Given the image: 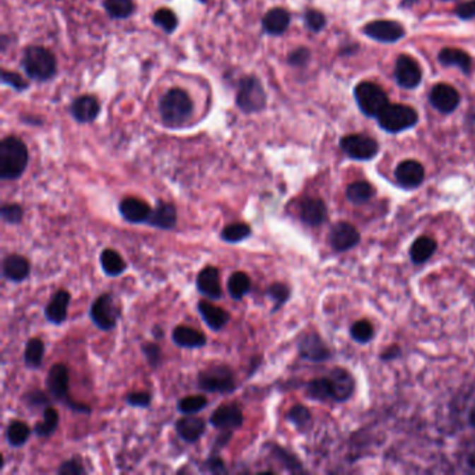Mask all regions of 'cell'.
Returning <instances> with one entry per match:
<instances>
[{
    "mask_svg": "<svg viewBox=\"0 0 475 475\" xmlns=\"http://www.w3.org/2000/svg\"><path fill=\"white\" fill-rule=\"evenodd\" d=\"M272 453L278 457V460H282L285 463V466L287 467L288 471H291V473H300V471H303V466L297 460V457H294L293 455H290L288 452H286L285 449H282L279 446H275Z\"/></svg>",
    "mask_w": 475,
    "mask_h": 475,
    "instance_id": "7dc6e473",
    "label": "cell"
},
{
    "mask_svg": "<svg viewBox=\"0 0 475 475\" xmlns=\"http://www.w3.org/2000/svg\"><path fill=\"white\" fill-rule=\"evenodd\" d=\"M473 303H474V307H475V291L474 294H473Z\"/></svg>",
    "mask_w": 475,
    "mask_h": 475,
    "instance_id": "be15d7a7",
    "label": "cell"
},
{
    "mask_svg": "<svg viewBox=\"0 0 475 475\" xmlns=\"http://www.w3.org/2000/svg\"><path fill=\"white\" fill-rule=\"evenodd\" d=\"M421 77H423L421 69L411 56L401 54L397 57L394 67V78L400 87L413 90L418 87V84L421 83Z\"/></svg>",
    "mask_w": 475,
    "mask_h": 475,
    "instance_id": "4fadbf2b",
    "label": "cell"
},
{
    "mask_svg": "<svg viewBox=\"0 0 475 475\" xmlns=\"http://www.w3.org/2000/svg\"><path fill=\"white\" fill-rule=\"evenodd\" d=\"M429 100L436 110L447 115L456 110L460 103V95L453 87L447 84H438L432 88Z\"/></svg>",
    "mask_w": 475,
    "mask_h": 475,
    "instance_id": "ffe728a7",
    "label": "cell"
},
{
    "mask_svg": "<svg viewBox=\"0 0 475 475\" xmlns=\"http://www.w3.org/2000/svg\"><path fill=\"white\" fill-rule=\"evenodd\" d=\"M122 311L112 294H100L91 305L90 318L98 329L109 332L116 328Z\"/></svg>",
    "mask_w": 475,
    "mask_h": 475,
    "instance_id": "52a82bcc",
    "label": "cell"
},
{
    "mask_svg": "<svg viewBox=\"0 0 475 475\" xmlns=\"http://www.w3.org/2000/svg\"><path fill=\"white\" fill-rule=\"evenodd\" d=\"M251 290V279L245 272H235L228 281V291L230 297L236 301L242 300L245 294Z\"/></svg>",
    "mask_w": 475,
    "mask_h": 475,
    "instance_id": "8d00e7d4",
    "label": "cell"
},
{
    "mask_svg": "<svg viewBox=\"0 0 475 475\" xmlns=\"http://www.w3.org/2000/svg\"><path fill=\"white\" fill-rule=\"evenodd\" d=\"M205 469L208 473H212V474H226L228 473L225 462L219 456H215V455L211 456L205 462Z\"/></svg>",
    "mask_w": 475,
    "mask_h": 475,
    "instance_id": "11a10c76",
    "label": "cell"
},
{
    "mask_svg": "<svg viewBox=\"0 0 475 475\" xmlns=\"http://www.w3.org/2000/svg\"><path fill=\"white\" fill-rule=\"evenodd\" d=\"M198 387L211 393H232L236 389V378L230 367L213 364L198 374Z\"/></svg>",
    "mask_w": 475,
    "mask_h": 475,
    "instance_id": "277c9868",
    "label": "cell"
},
{
    "mask_svg": "<svg viewBox=\"0 0 475 475\" xmlns=\"http://www.w3.org/2000/svg\"><path fill=\"white\" fill-rule=\"evenodd\" d=\"M436 250H438V242L435 238H429V236H420L414 240V242L410 247V258L413 264L423 265L433 257Z\"/></svg>",
    "mask_w": 475,
    "mask_h": 475,
    "instance_id": "f546056e",
    "label": "cell"
},
{
    "mask_svg": "<svg viewBox=\"0 0 475 475\" xmlns=\"http://www.w3.org/2000/svg\"><path fill=\"white\" fill-rule=\"evenodd\" d=\"M31 435V428L23 421H11L6 428V440L13 447L25 445Z\"/></svg>",
    "mask_w": 475,
    "mask_h": 475,
    "instance_id": "e575fe53",
    "label": "cell"
},
{
    "mask_svg": "<svg viewBox=\"0 0 475 475\" xmlns=\"http://www.w3.org/2000/svg\"><path fill=\"white\" fill-rule=\"evenodd\" d=\"M467 466H469V469H470L471 473H475V452H473V453L469 456Z\"/></svg>",
    "mask_w": 475,
    "mask_h": 475,
    "instance_id": "94428289",
    "label": "cell"
},
{
    "mask_svg": "<svg viewBox=\"0 0 475 475\" xmlns=\"http://www.w3.org/2000/svg\"><path fill=\"white\" fill-rule=\"evenodd\" d=\"M287 420L300 430H307L312 426V414L303 404L293 406L287 413Z\"/></svg>",
    "mask_w": 475,
    "mask_h": 475,
    "instance_id": "f35d334b",
    "label": "cell"
},
{
    "mask_svg": "<svg viewBox=\"0 0 475 475\" xmlns=\"http://www.w3.org/2000/svg\"><path fill=\"white\" fill-rule=\"evenodd\" d=\"M1 81L4 84L10 86L11 88L17 90V91H24V90L28 88V83L21 76H18L17 73H13V71L3 70L1 71Z\"/></svg>",
    "mask_w": 475,
    "mask_h": 475,
    "instance_id": "f5cc1de1",
    "label": "cell"
},
{
    "mask_svg": "<svg viewBox=\"0 0 475 475\" xmlns=\"http://www.w3.org/2000/svg\"><path fill=\"white\" fill-rule=\"evenodd\" d=\"M100 113V105L95 96L81 95L74 99L71 105V115L76 122L81 124L93 123Z\"/></svg>",
    "mask_w": 475,
    "mask_h": 475,
    "instance_id": "484cf974",
    "label": "cell"
},
{
    "mask_svg": "<svg viewBox=\"0 0 475 475\" xmlns=\"http://www.w3.org/2000/svg\"><path fill=\"white\" fill-rule=\"evenodd\" d=\"M300 219L303 223L311 228L324 225L328 219V206L321 198L308 197L300 204Z\"/></svg>",
    "mask_w": 475,
    "mask_h": 475,
    "instance_id": "e0dca14e",
    "label": "cell"
},
{
    "mask_svg": "<svg viewBox=\"0 0 475 475\" xmlns=\"http://www.w3.org/2000/svg\"><path fill=\"white\" fill-rule=\"evenodd\" d=\"M400 354H401V350H400V347H399V346H396V344H392L390 347H387L386 350H383V353L380 354V360H385V361H392V360H394V358L400 357Z\"/></svg>",
    "mask_w": 475,
    "mask_h": 475,
    "instance_id": "680465c9",
    "label": "cell"
},
{
    "mask_svg": "<svg viewBox=\"0 0 475 475\" xmlns=\"http://www.w3.org/2000/svg\"><path fill=\"white\" fill-rule=\"evenodd\" d=\"M197 290L212 300H219L223 294L221 287V276L219 271L215 266H206L204 268L198 276H197Z\"/></svg>",
    "mask_w": 475,
    "mask_h": 475,
    "instance_id": "cb8c5ba5",
    "label": "cell"
},
{
    "mask_svg": "<svg viewBox=\"0 0 475 475\" xmlns=\"http://www.w3.org/2000/svg\"><path fill=\"white\" fill-rule=\"evenodd\" d=\"M439 61L443 66H457L464 73H470L471 66H473V60L470 54L462 49H442L439 53Z\"/></svg>",
    "mask_w": 475,
    "mask_h": 475,
    "instance_id": "4dcf8cb0",
    "label": "cell"
},
{
    "mask_svg": "<svg viewBox=\"0 0 475 475\" xmlns=\"http://www.w3.org/2000/svg\"><path fill=\"white\" fill-rule=\"evenodd\" d=\"M251 236V226L244 222H236L222 229L221 238L226 242H240Z\"/></svg>",
    "mask_w": 475,
    "mask_h": 475,
    "instance_id": "60d3db41",
    "label": "cell"
},
{
    "mask_svg": "<svg viewBox=\"0 0 475 475\" xmlns=\"http://www.w3.org/2000/svg\"><path fill=\"white\" fill-rule=\"evenodd\" d=\"M305 24L307 27L312 31V33H319L321 30H324V27L327 25V18L325 16L318 11V10H308L304 16Z\"/></svg>",
    "mask_w": 475,
    "mask_h": 475,
    "instance_id": "681fc988",
    "label": "cell"
},
{
    "mask_svg": "<svg viewBox=\"0 0 475 475\" xmlns=\"http://www.w3.org/2000/svg\"><path fill=\"white\" fill-rule=\"evenodd\" d=\"M230 438H232V430H222L221 435H219L218 439H216V443H215V453H216L219 449L225 447V446L229 443Z\"/></svg>",
    "mask_w": 475,
    "mask_h": 475,
    "instance_id": "91938a15",
    "label": "cell"
},
{
    "mask_svg": "<svg viewBox=\"0 0 475 475\" xmlns=\"http://www.w3.org/2000/svg\"><path fill=\"white\" fill-rule=\"evenodd\" d=\"M456 14L463 20H470L475 17V0H469L457 6Z\"/></svg>",
    "mask_w": 475,
    "mask_h": 475,
    "instance_id": "6f0895ef",
    "label": "cell"
},
{
    "mask_svg": "<svg viewBox=\"0 0 475 475\" xmlns=\"http://www.w3.org/2000/svg\"><path fill=\"white\" fill-rule=\"evenodd\" d=\"M298 354L301 358L310 361V363H325L332 357L331 348L325 343V340L321 337L319 333H304L298 343H297Z\"/></svg>",
    "mask_w": 475,
    "mask_h": 475,
    "instance_id": "30bf717a",
    "label": "cell"
},
{
    "mask_svg": "<svg viewBox=\"0 0 475 475\" xmlns=\"http://www.w3.org/2000/svg\"><path fill=\"white\" fill-rule=\"evenodd\" d=\"M197 307H198V312L202 317L204 322L208 325L209 329L215 332L222 331L230 321V315L225 308L218 307L209 301H205V300L199 301Z\"/></svg>",
    "mask_w": 475,
    "mask_h": 475,
    "instance_id": "603a6c76",
    "label": "cell"
},
{
    "mask_svg": "<svg viewBox=\"0 0 475 475\" xmlns=\"http://www.w3.org/2000/svg\"><path fill=\"white\" fill-rule=\"evenodd\" d=\"M205 429H206L205 421L199 417H192V414L189 417L180 418L176 423L177 435L187 443H194L198 439H201V436L205 433Z\"/></svg>",
    "mask_w": 475,
    "mask_h": 475,
    "instance_id": "83f0119b",
    "label": "cell"
},
{
    "mask_svg": "<svg viewBox=\"0 0 475 475\" xmlns=\"http://www.w3.org/2000/svg\"><path fill=\"white\" fill-rule=\"evenodd\" d=\"M328 378L332 386V400L337 403H344L351 399L356 392V380L347 370L336 367L329 373Z\"/></svg>",
    "mask_w": 475,
    "mask_h": 475,
    "instance_id": "2e32d148",
    "label": "cell"
},
{
    "mask_svg": "<svg viewBox=\"0 0 475 475\" xmlns=\"http://www.w3.org/2000/svg\"><path fill=\"white\" fill-rule=\"evenodd\" d=\"M194 103L190 95L182 88L166 91L159 100V113L162 122L169 127H179L190 120Z\"/></svg>",
    "mask_w": 475,
    "mask_h": 475,
    "instance_id": "7a4b0ae2",
    "label": "cell"
},
{
    "mask_svg": "<svg viewBox=\"0 0 475 475\" xmlns=\"http://www.w3.org/2000/svg\"><path fill=\"white\" fill-rule=\"evenodd\" d=\"M21 66L25 74L34 81H49L57 71V60L49 49L30 45L24 49Z\"/></svg>",
    "mask_w": 475,
    "mask_h": 475,
    "instance_id": "3957f363",
    "label": "cell"
},
{
    "mask_svg": "<svg viewBox=\"0 0 475 475\" xmlns=\"http://www.w3.org/2000/svg\"><path fill=\"white\" fill-rule=\"evenodd\" d=\"M236 103L238 109L245 115L258 113L266 106L265 90L257 77L247 76L241 78Z\"/></svg>",
    "mask_w": 475,
    "mask_h": 475,
    "instance_id": "5b68a950",
    "label": "cell"
},
{
    "mask_svg": "<svg viewBox=\"0 0 475 475\" xmlns=\"http://www.w3.org/2000/svg\"><path fill=\"white\" fill-rule=\"evenodd\" d=\"M141 348H143V356H145L148 364L152 368L159 367L160 361H162V350H160L159 344L158 343H143Z\"/></svg>",
    "mask_w": 475,
    "mask_h": 475,
    "instance_id": "f907efd6",
    "label": "cell"
},
{
    "mask_svg": "<svg viewBox=\"0 0 475 475\" xmlns=\"http://www.w3.org/2000/svg\"><path fill=\"white\" fill-rule=\"evenodd\" d=\"M208 404V400L202 394H195V396H186L177 403V410L183 414H195L201 410H204Z\"/></svg>",
    "mask_w": 475,
    "mask_h": 475,
    "instance_id": "ee69618b",
    "label": "cell"
},
{
    "mask_svg": "<svg viewBox=\"0 0 475 475\" xmlns=\"http://www.w3.org/2000/svg\"><path fill=\"white\" fill-rule=\"evenodd\" d=\"M23 400L30 409H45L49 407L48 396L42 390H31L23 396Z\"/></svg>",
    "mask_w": 475,
    "mask_h": 475,
    "instance_id": "c3c4849f",
    "label": "cell"
},
{
    "mask_svg": "<svg viewBox=\"0 0 475 475\" xmlns=\"http://www.w3.org/2000/svg\"><path fill=\"white\" fill-rule=\"evenodd\" d=\"M69 370L64 364H54L49 370L48 377H47V386H48L49 393L52 394L53 399L64 403L70 409L80 411V413H90L88 406H81L71 403L69 400Z\"/></svg>",
    "mask_w": 475,
    "mask_h": 475,
    "instance_id": "ba28073f",
    "label": "cell"
},
{
    "mask_svg": "<svg viewBox=\"0 0 475 475\" xmlns=\"http://www.w3.org/2000/svg\"><path fill=\"white\" fill-rule=\"evenodd\" d=\"M394 179L400 187L414 190L423 184L426 179V169L417 160H403L394 170Z\"/></svg>",
    "mask_w": 475,
    "mask_h": 475,
    "instance_id": "5bb4252c",
    "label": "cell"
},
{
    "mask_svg": "<svg viewBox=\"0 0 475 475\" xmlns=\"http://www.w3.org/2000/svg\"><path fill=\"white\" fill-rule=\"evenodd\" d=\"M57 474L59 475H84L87 474V470L84 469L83 463L80 459L74 457L70 459L64 463L60 464V467L57 469Z\"/></svg>",
    "mask_w": 475,
    "mask_h": 475,
    "instance_id": "816d5d0a",
    "label": "cell"
},
{
    "mask_svg": "<svg viewBox=\"0 0 475 475\" xmlns=\"http://www.w3.org/2000/svg\"><path fill=\"white\" fill-rule=\"evenodd\" d=\"M172 340L183 348H199L206 344V336L190 327H176L172 332Z\"/></svg>",
    "mask_w": 475,
    "mask_h": 475,
    "instance_id": "f1b7e54d",
    "label": "cell"
},
{
    "mask_svg": "<svg viewBox=\"0 0 475 475\" xmlns=\"http://www.w3.org/2000/svg\"><path fill=\"white\" fill-rule=\"evenodd\" d=\"M45 356V344L41 339L33 337L27 341L24 350V363L28 368H40Z\"/></svg>",
    "mask_w": 475,
    "mask_h": 475,
    "instance_id": "d6a6232c",
    "label": "cell"
},
{
    "mask_svg": "<svg viewBox=\"0 0 475 475\" xmlns=\"http://www.w3.org/2000/svg\"><path fill=\"white\" fill-rule=\"evenodd\" d=\"M374 195H375V189L368 182H363V180L348 184L346 190L347 199L354 205L367 204L370 199H373Z\"/></svg>",
    "mask_w": 475,
    "mask_h": 475,
    "instance_id": "836d02e7",
    "label": "cell"
},
{
    "mask_svg": "<svg viewBox=\"0 0 475 475\" xmlns=\"http://www.w3.org/2000/svg\"><path fill=\"white\" fill-rule=\"evenodd\" d=\"M364 33L370 38L385 44L397 42L404 37V28L399 23L389 20H377L368 23L364 27Z\"/></svg>",
    "mask_w": 475,
    "mask_h": 475,
    "instance_id": "9a60e30c",
    "label": "cell"
},
{
    "mask_svg": "<svg viewBox=\"0 0 475 475\" xmlns=\"http://www.w3.org/2000/svg\"><path fill=\"white\" fill-rule=\"evenodd\" d=\"M28 148L14 136L6 137L0 143V179L17 180L28 166Z\"/></svg>",
    "mask_w": 475,
    "mask_h": 475,
    "instance_id": "6da1fadb",
    "label": "cell"
},
{
    "mask_svg": "<svg viewBox=\"0 0 475 475\" xmlns=\"http://www.w3.org/2000/svg\"><path fill=\"white\" fill-rule=\"evenodd\" d=\"M305 392L307 396L312 400H318V401H327L329 399H332V386H331V380L327 378H315V380H310L305 386Z\"/></svg>",
    "mask_w": 475,
    "mask_h": 475,
    "instance_id": "d590c367",
    "label": "cell"
},
{
    "mask_svg": "<svg viewBox=\"0 0 475 475\" xmlns=\"http://www.w3.org/2000/svg\"><path fill=\"white\" fill-rule=\"evenodd\" d=\"M1 272L7 281L13 283H21L30 276L31 266L25 257L18 254H10L3 259Z\"/></svg>",
    "mask_w": 475,
    "mask_h": 475,
    "instance_id": "7402d4cb",
    "label": "cell"
},
{
    "mask_svg": "<svg viewBox=\"0 0 475 475\" xmlns=\"http://www.w3.org/2000/svg\"><path fill=\"white\" fill-rule=\"evenodd\" d=\"M380 127L389 133H400L416 126L417 112L406 105H387L378 116Z\"/></svg>",
    "mask_w": 475,
    "mask_h": 475,
    "instance_id": "8992f818",
    "label": "cell"
},
{
    "mask_svg": "<svg viewBox=\"0 0 475 475\" xmlns=\"http://www.w3.org/2000/svg\"><path fill=\"white\" fill-rule=\"evenodd\" d=\"M149 226L162 229V230H172L177 225V211L173 204L166 201H158L155 209H152L149 219L146 222Z\"/></svg>",
    "mask_w": 475,
    "mask_h": 475,
    "instance_id": "44dd1931",
    "label": "cell"
},
{
    "mask_svg": "<svg viewBox=\"0 0 475 475\" xmlns=\"http://www.w3.org/2000/svg\"><path fill=\"white\" fill-rule=\"evenodd\" d=\"M71 295L67 290H57L45 307V317L50 324L61 325L67 319Z\"/></svg>",
    "mask_w": 475,
    "mask_h": 475,
    "instance_id": "d4e9b609",
    "label": "cell"
},
{
    "mask_svg": "<svg viewBox=\"0 0 475 475\" xmlns=\"http://www.w3.org/2000/svg\"><path fill=\"white\" fill-rule=\"evenodd\" d=\"M290 13L282 8V7H276L269 10L264 18H262V28L266 34L269 35H282L285 34L290 25Z\"/></svg>",
    "mask_w": 475,
    "mask_h": 475,
    "instance_id": "4316f807",
    "label": "cell"
},
{
    "mask_svg": "<svg viewBox=\"0 0 475 475\" xmlns=\"http://www.w3.org/2000/svg\"><path fill=\"white\" fill-rule=\"evenodd\" d=\"M0 215H1V219H3L6 223H10V225H18V223L23 222V218H24V209H23V206L18 205V204H4V205H1Z\"/></svg>",
    "mask_w": 475,
    "mask_h": 475,
    "instance_id": "bcb514c9",
    "label": "cell"
},
{
    "mask_svg": "<svg viewBox=\"0 0 475 475\" xmlns=\"http://www.w3.org/2000/svg\"><path fill=\"white\" fill-rule=\"evenodd\" d=\"M329 245L336 252H346L354 247H357L361 241V235L348 222H337L331 228L328 235Z\"/></svg>",
    "mask_w": 475,
    "mask_h": 475,
    "instance_id": "7c38bea8",
    "label": "cell"
},
{
    "mask_svg": "<svg viewBox=\"0 0 475 475\" xmlns=\"http://www.w3.org/2000/svg\"><path fill=\"white\" fill-rule=\"evenodd\" d=\"M310 59V50L305 48H298L293 50L288 54V63L291 66H304Z\"/></svg>",
    "mask_w": 475,
    "mask_h": 475,
    "instance_id": "9f6ffc18",
    "label": "cell"
},
{
    "mask_svg": "<svg viewBox=\"0 0 475 475\" xmlns=\"http://www.w3.org/2000/svg\"><path fill=\"white\" fill-rule=\"evenodd\" d=\"M354 95L361 112L370 117H378L380 112L389 105L386 93L374 83H360L356 87Z\"/></svg>",
    "mask_w": 475,
    "mask_h": 475,
    "instance_id": "9c48e42d",
    "label": "cell"
},
{
    "mask_svg": "<svg viewBox=\"0 0 475 475\" xmlns=\"http://www.w3.org/2000/svg\"><path fill=\"white\" fill-rule=\"evenodd\" d=\"M343 152L354 160H370L377 156L380 151L378 143L364 134H350L340 140Z\"/></svg>",
    "mask_w": 475,
    "mask_h": 475,
    "instance_id": "8fae6325",
    "label": "cell"
},
{
    "mask_svg": "<svg viewBox=\"0 0 475 475\" xmlns=\"http://www.w3.org/2000/svg\"><path fill=\"white\" fill-rule=\"evenodd\" d=\"M350 336L354 341L357 343H361V344H367L370 343L374 336H375V329L373 327V324L370 321H365V319H361V321H357L351 325L350 328Z\"/></svg>",
    "mask_w": 475,
    "mask_h": 475,
    "instance_id": "7bdbcfd3",
    "label": "cell"
},
{
    "mask_svg": "<svg viewBox=\"0 0 475 475\" xmlns=\"http://www.w3.org/2000/svg\"><path fill=\"white\" fill-rule=\"evenodd\" d=\"M152 21H153L155 25H158L159 28H162L166 34L175 33L176 28H177V25H179L177 16L170 8H159V10H156L153 13V16H152Z\"/></svg>",
    "mask_w": 475,
    "mask_h": 475,
    "instance_id": "ab89813d",
    "label": "cell"
},
{
    "mask_svg": "<svg viewBox=\"0 0 475 475\" xmlns=\"http://www.w3.org/2000/svg\"><path fill=\"white\" fill-rule=\"evenodd\" d=\"M244 423L242 411L238 404L229 403L219 406L211 416L212 427L221 430H235L241 427Z\"/></svg>",
    "mask_w": 475,
    "mask_h": 475,
    "instance_id": "ac0fdd59",
    "label": "cell"
},
{
    "mask_svg": "<svg viewBox=\"0 0 475 475\" xmlns=\"http://www.w3.org/2000/svg\"><path fill=\"white\" fill-rule=\"evenodd\" d=\"M57 427H59V413L52 407H47L44 410V421L38 423L34 427V432L41 438H47L50 436Z\"/></svg>",
    "mask_w": 475,
    "mask_h": 475,
    "instance_id": "b9f144b4",
    "label": "cell"
},
{
    "mask_svg": "<svg viewBox=\"0 0 475 475\" xmlns=\"http://www.w3.org/2000/svg\"><path fill=\"white\" fill-rule=\"evenodd\" d=\"M290 294H291V290L285 283H274L268 287L266 295L274 301V312L281 310L285 305L290 298Z\"/></svg>",
    "mask_w": 475,
    "mask_h": 475,
    "instance_id": "f6af8a7d",
    "label": "cell"
},
{
    "mask_svg": "<svg viewBox=\"0 0 475 475\" xmlns=\"http://www.w3.org/2000/svg\"><path fill=\"white\" fill-rule=\"evenodd\" d=\"M469 424L475 429V406L469 413Z\"/></svg>",
    "mask_w": 475,
    "mask_h": 475,
    "instance_id": "6125c7cd",
    "label": "cell"
},
{
    "mask_svg": "<svg viewBox=\"0 0 475 475\" xmlns=\"http://www.w3.org/2000/svg\"><path fill=\"white\" fill-rule=\"evenodd\" d=\"M103 6L107 14L116 20L129 18L136 10V6L131 0H105Z\"/></svg>",
    "mask_w": 475,
    "mask_h": 475,
    "instance_id": "74e56055",
    "label": "cell"
},
{
    "mask_svg": "<svg viewBox=\"0 0 475 475\" xmlns=\"http://www.w3.org/2000/svg\"><path fill=\"white\" fill-rule=\"evenodd\" d=\"M151 394L148 392H134V393H130L127 397H126V401L129 406L131 407H140V409H146L149 407L151 404Z\"/></svg>",
    "mask_w": 475,
    "mask_h": 475,
    "instance_id": "db71d44e",
    "label": "cell"
},
{
    "mask_svg": "<svg viewBox=\"0 0 475 475\" xmlns=\"http://www.w3.org/2000/svg\"><path fill=\"white\" fill-rule=\"evenodd\" d=\"M99 261H100V266H102L103 272L107 276H113V278L120 276L127 268L123 257L116 250H112V248L103 250Z\"/></svg>",
    "mask_w": 475,
    "mask_h": 475,
    "instance_id": "1f68e13d",
    "label": "cell"
},
{
    "mask_svg": "<svg viewBox=\"0 0 475 475\" xmlns=\"http://www.w3.org/2000/svg\"><path fill=\"white\" fill-rule=\"evenodd\" d=\"M119 212L126 222L139 225L148 222L152 209L143 199L136 197H127L120 201Z\"/></svg>",
    "mask_w": 475,
    "mask_h": 475,
    "instance_id": "d6986e66",
    "label": "cell"
}]
</instances>
